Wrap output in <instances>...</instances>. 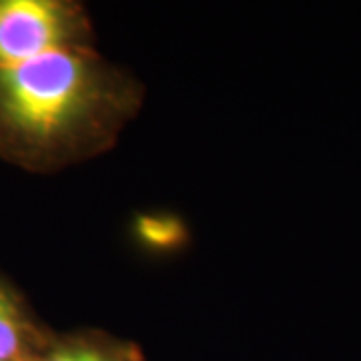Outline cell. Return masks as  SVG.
Here are the masks:
<instances>
[{
    "instance_id": "1",
    "label": "cell",
    "mask_w": 361,
    "mask_h": 361,
    "mask_svg": "<svg viewBox=\"0 0 361 361\" xmlns=\"http://www.w3.org/2000/svg\"><path fill=\"white\" fill-rule=\"evenodd\" d=\"M133 73L97 49L0 68V161L56 173L111 151L142 106Z\"/></svg>"
},
{
    "instance_id": "2",
    "label": "cell",
    "mask_w": 361,
    "mask_h": 361,
    "mask_svg": "<svg viewBox=\"0 0 361 361\" xmlns=\"http://www.w3.org/2000/svg\"><path fill=\"white\" fill-rule=\"evenodd\" d=\"M75 49H94V28L85 4L0 0V68Z\"/></svg>"
},
{
    "instance_id": "3",
    "label": "cell",
    "mask_w": 361,
    "mask_h": 361,
    "mask_svg": "<svg viewBox=\"0 0 361 361\" xmlns=\"http://www.w3.org/2000/svg\"><path fill=\"white\" fill-rule=\"evenodd\" d=\"M51 336L18 289L0 275V361H32Z\"/></svg>"
},
{
    "instance_id": "4",
    "label": "cell",
    "mask_w": 361,
    "mask_h": 361,
    "mask_svg": "<svg viewBox=\"0 0 361 361\" xmlns=\"http://www.w3.org/2000/svg\"><path fill=\"white\" fill-rule=\"evenodd\" d=\"M32 361H137V357L115 339L85 331L75 336H51Z\"/></svg>"
},
{
    "instance_id": "5",
    "label": "cell",
    "mask_w": 361,
    "mask_h": 361,
    "mask_svg": "<svg viewBox=\"0 0 361 361\" xmlns=\"http://www.w3.org/2000/svg\"><path fill=\"white\" fill-rule=\"evenodd\" d=\"M185 225L173 215H141L135 221V235L142 245L155 251L175 249L185 241Z\"/></svg>"
}]
</instances>
